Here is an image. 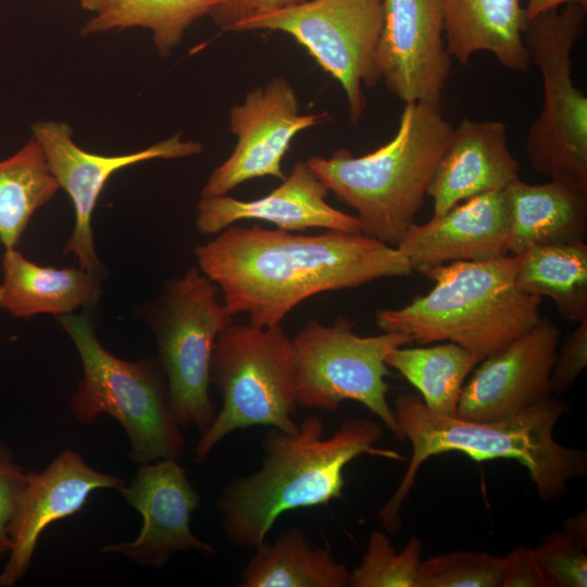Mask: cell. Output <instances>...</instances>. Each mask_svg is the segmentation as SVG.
I'll return each instance as SVG.
<instances>
[{
	"instance_id": "obj_1",
	"label": "cell",
	"mask_w": 587,
	"mask_h": 587,
	"mask_svg": "<svg viewBox=\"0 0 587 587\" xmlns=\"http://www.w3.org/2000/svg\"><path fill=\"white\" fill-rule=\"evenodd\" d=\"M198 268L227 310L257 327L280 325L305 299L414 272L397 248L363 234L308 235L261 225H230L195 248Z\"/></svg>"
},
{
	"instance_id": "obj_2",
	"label": "cell",
	"mask_w": 587,
	"mask_h": 587,
	"mask_svg": "<svg viewBox=\"0 0 587 587\" xmlns=\"http://www.w3.org/2000/svg\"><path fill=\"white\" fill-rule=\"evenodd\" d=\"M383 437L380 424L360 417L344 421L328 438L317 416L304 419L295 433L271 427L262 440L261 467L228 483L217 498L228 541L255 548L282 514L340 498L344 470L360 455L404 461L396 450L377 446Z\"/></svg>"
},
{
	"instance_id": "obj_3",
	"label": "cell",
	"mask_w": 587,
	"mask_h": 587,
	"mask_svg": "<svg viewBox=\"0 0 587 587\" xmlns=\"http://www.w3.org/2000/svg\"><path fill=\"white\" fill-rule=\"evenodd\" d=\"M392 410L404 439L412 446L401 482L376 514L384 529L394 536L399 533L401 509L415 485L417 473L433 455L461 452L476 462L515 460L527 469L544 501L561 498L569 483L587 471L585 451L563 446L553 437L566 404L551 397L515 416L492 422L436 414L412 392L398 396Z\"/></svg>"
},
{
	"instance_id": "obj_4",
	"label": "cell",
	"mask_w": 587,
	"mask_h": 587,
	"mask_svg": "<svg viewBox=\"0 0 587 587\" xmlns=\"http://www.w3.org/2000/svg\"><path fill=\"white\" fill-rule=\"evenodd\" d=\"M454 126L441 107L408 102L392 139L354 157L340 148L307 160L328 191L357 212L363 235L397 247L424 204Z\"/></svg>"
},
{
	"instance_id": "obj_5",
	"label": "cell",
	"mask_w": 587,
	"mask_h": 587,
	"mask_svg": "<svg viewBox=\"0 0 587 587\" xmlns=\"http://www.w3.org/2000/svg\"><path fill=\"white\" fill-rule=\"evenodd\" d=\"M520 255L451 262L426 271V295L399 309H379L383 333L410 336L421 346L458 344L484 359L532 329L541 319V297L519 288Z\"/></svg>"
},
{
	"instance_id": "obj_6",
	"label": "cell",
	"mask_w": 587,
	"mask_h": 587,
	"mask_svg": "<svg viewBox=\"0 0 587 587\" xmlns=\"http://www.w3.org/2000/svg\"><path fill=\"white\" fill-rule=\"evenodd\" d=\"M59 322L73 341L83 370L70 400L73 417L86 425L102 414L116 420L128 437L129 457L138 464L178 460L185 438L172 412L159 362L115 357L99 341L85 314L62 315Z\"/></svg>"
},
{
	"instance_id": "obj_7",
	"label": "cell",
	"mask_w": 587,
	"mask_h": 587,
	"mask_svg": "<svg viewBox=\"0 0 587 587\" xmlns=\"http://www.w3.org/2000/svg\"><path fill=\"white\" fill-rule=\"evenodd\" d=\"M210 380L222 397V407L200 435L193 451L197 461L208 458L237 429L262 425L286 433L298 430L299 424L292 420L298 405L296 357L282 325L226 326L214 344Z\"/></svg>"
},
{
	"instance_id": "obj_8",
	"label": "cell",
	"mask_w": 587,
	"mask_h": 587,
	"mask_svg": "<svg viewBox=\"0 0 587 587\" xmlns=\"http://www.w3.org/2000/svg\"><path fill=\"white\" fill-rule=\"evenodd\" d=\"M586 9L567 3L526 22L524 43L542 78L544 103L530 125L525 154L535 172L587 190V98L574 85L571 54Z\"/></svg>"
},
{
	"instance_id": "obj_9",
	"label": "cell",
	"mask_w": 587,
	"mask_h": 587,
	"mask_svg": "<svg viewBox=\"0 0 587 587\" xmlns=\"http://www.w3.org/2000/svg\"><path fill=\"white\" fill-rule=\"evenodd\" d=\"M217 286L198 267L168 282L150 311L159 364L172 412L182 427L202 435L216 414L210 397V367L218 334L233 323Z\"/></svg>"
},
{
	"instance_id": "obj_10",
	"label": "cell",
	"mask_w": 587,
	"mask_h": 587,
	"mask_svg": "<svg viewBox=\"0 0 587 587\" xmlns=\"http://www.w3.org/2000/svg\"><path fill=\"white\" fill-rule=\"evenodd\" d=\"M353 327L354 322L346 316H338L332 325L311 320L291 338L297 402L307 409L336 412L342 402L357 401L403 441L387 400L386 357L413 339L398 333L363 337Z\"/></svg>"
},
{
	"instance_id": "obj_11",
	"label": "cell",
	"mask_w": 587,
	"mask_h": 587,
	"mask_svg": "<svg viewBox=\"0 0 587 587\" xmlns=\"http://www.w3.org/2000/svg\"><path fill=\"white\" fill-rule=\"evenodd\" d=\"M383 28V0H305L242 21L232 32L272 30L292 36L342 87L349 118L365 109L362 85L378 83L375 55Z\"/></svg>"
},
{
	"instance_id": "obj_12",
	"label": "cell",
	"mask_w": 587,
	"mask_h": 587,
	"mask_svg": "<svg viewBox=\"0 0 587 587\" xmlns=\"http://www.w3.org/2000/svg\"><path fill=\"white\" fill-rule=\"evenodd\" d=\"M33 137L40 145L48 166L72 200L75 223L64 248L79 267L99 276L102 264L96 253L92 215L97 201L110 177L117 171L153 159H179L202 152L199 141L184 140L175 134L142 150L102 155L88 152L73 139L72 127L61 121H41L33 125Z\"/></svg>"
},
{
	"instance_id": "obj_13",
	"label": "cell",
	"mask_w": 587,
	"mask_h": 587,
	"mask_svg": "<svg viewBox=\"0 0 587 587\" xmlns=\"http://www.w3.org/2000/svg\"><path fill=\"white\" fill-rule=\"evenodd\" d=\"M329 118L324 113H300L298 96L283 76L249 91L229 110V128L237 137L229 157L208 177L201 197L227 195L254 178L286 177L282 161L292 139L302 130Z\"/></svg>"
},
{
	"instance_id": "obj_14",
	"label": "cell",
	"mask_w": 587,
	"mask_h": 587,
	"mask_svg": "<svg viewBox=\"0 0 587 587\" xmlns=\"http://www.w3.org/2000/svg\"><path fill=\"white\" fill-rule=\"evenodd\" d=\"M118 491L141 515L142 525L134 540L105 545L101 552L118 553L153 569L164 566L180 551L215 553L214 547L190 528L191 515L201 498L177 460L140 464L134 478Z\"/></svg>"
},
{
	"instance_id": "obj_15",
	"label": "cell",
	"mask_w": 587,
	"mask_h": 587,
	"mask_svg": "<svg viewBox=\"0 0 587 587\" xmlns=\"http://www.w3.org/2000/svg\"><path fill=\"white\" fill-rule=\"evenodd\" d=\"M375 70L404 103L440 105L451 70L440 0H383Z\"/></svg>"
},
{
	"instance_id": "obj_16",
	"label": "cell",
	"mask_w": 587,
	"mask_h": 587,
	"mask_svg": "<svg viewBox=\"0 0 587 587\" xmlns=\"http://www.w3.org/2000/svg\"><path fill=\"white\" fill-rule=\"evenodd\" d=\"M560 329L546 317L502 350L486 357L463 386L458 417L492 422L515 416L550 397Z\"/></svg>"
},
{
	"instance_id": "obj_17",
	"label": "cell",
	"mask_w": 587,
	"mask_h": 587,
	"mask_svg": "<svg viewBox=\"0 0 587 587\" xmlns=\"http://www.w3.org/2000/svg\"><path fill=\"white\" fill-rule=\"evenodd\" d=\"M124 484L120 476L92 469L71 449L40 472H27L10 523L11 547L0 571V587H14L27 575L48 526L80 511L93 491L120 490Z\"/></svg>"
},
{
	"instance_id": "obj_18",
	"label": "cell",
	"mask_w": 587,
	"mask_h": 587,
	"mask_svg": "<svg viewBox=\"0 0 587 587\" xmlns=\"http://www.w3.org/2000/svg\"><path fill=\"white\" fill-rule=\"evenodd\" d=\"M327 193L308 162L298 161L276 188L259 199L246 201L228 195L201 197L195 225L201 235H216L246 220L267 222L295 233L323 228L362 234L358 217L328 204Z\"/></svg>"
},
{
	"instance_id": "obj_19",
	"label": "cell",
	"mask_w": 587,
	"mask_h": 587,
	"mask_svg": "<svg viewBox=\"0 0 587 587\" xmlns=\"http://www.w3.org/2000/svg\"><path fill=\"white\" fill-rule=\"evenodd\" d=\"M397 248L413 272L421 274L451 262L507 255L509 212L504 190L475 196L424 224H411Z\"/></svg>"
},
{
	"instance_id": "obj_20",
	"label": "cell",
	"mask_w": 587,
	"mask_h": 587,
	"mask_svg": "<svg viewBox=\"0 0 587 587\" xmlns=\"http://www.w3.org/2000/svg\"><path fill=\"white\" fill-rule=\"evenodd\" d=\"M519 168L503 122L462 120L453 128L427 189L433 215L475 196L505 190L520 180Z\"/></svg>"
},
{
	"instance_id": "obj_21",
	"label": "cell",
	"mask_w": 587,
	"mask_h": 587,
	"mask_svg": "<svg viewBox=\"0 0 587 587\" xmlns=\"http://www.w3.org/2000/svg\"><path fill=\"white\" fill-rule=\"evenodd\" d=\"M446 49L467 64L480 51L505 68L526 72L530 60L524 43L526 17L520 0H440Z\"/></svg>"
},
{
	"instance_id": "obj_22",
	"label": "cell",
	"mask_w": 587,
	"mask_h": 587,
	"mask_svg": "<svg viewBox=\"0 0 587 587\" xmlns=\"http://www.w3.org/2000/svg\"><path fill=\"white\" fill-rule=\"evenodd\" d=\"M509 252L521 254L544 245L584 240L587 232V190L549 179L529 185L521 179L505 190Z\"/></svg>"
},
{
	"instance_id": "obj_23",
	"label": "cell",
	"mask_w": 587,
	"mask_h": 587,
	"mask_svg": "<svg viewBox=\"0 0 587 587\" xmlns=\"http://www.w3.org/2000/svg\"><path fill=\"white\" fill-rule=\"evenodd\" d=\"M1 268L0 309L16 319L72 314L97 303L101 295L97 275L36 264L16 248L4 249Z\"/></svg>"
},
{
	"instance_id": "obj_24",
	"label": "cell",
	"mask_w": 587,
	"mask_h": 587,
	"mask_svg": "<svg viewBox=\"0 0 587 587\" xmlns=\"http://www.w3.org/2000/svg\"><path fill=\"white\" fill-rule=\"evenodd\" d=\"M350 571L327 547L314 546L299 528L264 540L241 572V587H345Z\"/></svg>"
},
{
	"instance_id": "obj_25",
	"label": "cell",
	"mask_w": 587,
	"mask_h": 587,
	"mask_svg": "<svg viewBox=\"0 0 587 587\" xmlns=\"http://www.w3.org/2000/svg\"><path fill=\"white\" fill-rule=\"evenodd\" d=\"M517 255L520 289L550 298L560 315L570 323L587 319V245L584 240L536 246Z\"/></svg>"
},
{
	"instance_id": "obj_26",
	"label": "cell",
	"mask_w": 587,
	"mask_h": 587,
	"mask_svg": "<svg viewBox=\"0 0 587 587\" xmlns=\"http://www.w3.org/2000/svg\"><path fill=\"white\" fill-rule=\"evenodd\" d=\"M483 360L477 353L449 341L416 348L398 347L386 357V364L420 391L428 410L458 417L464 382Z\"/></svg>"
},
{
	"instance_id": "obj_27",
	"label": "cell",
	"mask_w": 587,
	"mask_h": 587,
	"mask_svg": "<svg viewBox=\"0 0 587 587\" xmlns=\"http://www.w3.org/2000/svg\"><path fill=\"white\" fill-rule=\"evenodd\" d=\"M59 189L34 137L0 161V241L4 249L16 248L34 213Z\"/></svg>"
},
{
	"instance_id": "obj_28",
	"label": "cell",
	"mask_w": 587,
	"mask_h": 587,
	"mask_svg": "<svg viewBox=\"0 0 587 587\" xmlns=\"http://www.w3.org/2000/svg\"><path fill=\"white\" fill-rule=\"evenodd\" d=\"M226 0H113L83 27V34L145 27L153 42L167 57L180 42L185 30L199 17Z\"/></svg>"
},
{
	"instance_id": "obj_29",
	"label": "cell",
	"mask_w": 587,
	"mask_h": 587,
	"mask_svg": "<svg viewBox=\"0 0 587 587\" xmlns=\"http://www.w3.org/2000/svg\"><path fill=\"white\" fill-rule=\"evenodd\" d=\"M422 541L411 537L400 552L388 536L374 529L361 563L350 572L351 587H415L421 564Z\"/></svg>"
},
{
	"instance_id": "obj_30",
	"label": "cell",
	"mask_w": 587,
	"mask_h": 587,
	"mask_svg": "<svg viewBox=\"0 0 587 587\" xmlns=\"http://www.w3.org/2000/svg\"><path fill=\"white\" fill-rule=\"evenodd\" d=\"M503 559L459 551L421 561L415 587H501Z\"/></svg>"
},
{
	"instance_id": "obj_31",
	"label": "cell",
	"mask_w": 587,
	"mask_h": 587,
	"mask_svg": "<svg viewBox=\"0 0 587 587\" xmlns=\"http://www.w3.org/2000/svg\"><path fill=\"white\" fill-rule=\"evenodd\" d=\"M587 539L564 529L546 535L534 548L550 587L587 586Z\"/></svg>"
},
{
	"instance_id": "obj_32",
	"label": "cell",
	"mask_w": 587,
	"mask_h": 587,
	"mask_svg": "<svg viewBox=\"0 0 587 587\" xmlns=\"http://www.w3.org/2000/svg\"><path fill=\"white\" fill-rule=\"evenodd\" d=\"M26 475L11 448L0 441V563L4 562L10 551V523Z\"/></svg>"
},
{
	"instance_id": "obj_33",
	"label": "cell",
	"mask_w": 587,
	"mask_h": 587,
	"mask_svg": "<svg viewBox=\"0 0 587 587\" xmlns=\"http://www.w3.org/2000/svg\"><path fill=\"white\" fill-rule=\"evenodd\" d=\"M587 365V319L565 339L552 369L551 394L564 395Z\"/></svg>"
},
{
	"instance_id": "obj_34",
	"label": "cell",
	"mask_w": 587,
	"mask_h": 587,
	"mask_svg": "<svg viewBox=\"0 0 587 587\" xmlns=\"http://www.w3.org/2000/svg\"><path fill=\"white\" fill-rule=\"evenodd\" d=\"M503 559V577L501 587H550L539 565L534 548L519 546Z\"/></svg>"
},
{
	"instance_id": "obj_35",
	"label": "cell",
	"mask_w": 587,
	"mask_h": 587,
	"mask_svg": "<svg viewBox=\"0 0 587 587\" xmlns=\"http://www.w3.org/2000/svg\"><path fill=\"white\" fill-rule=\"evenodd\" d=\"M305 0H226L214 8L210 15L224 32H232L238 23L257 15L296 5Z\"/></svg>"
},
{
	"instance_id": "obj_36",
	"label": "cell",
	"mask_w": 587,
	"mask_h": 587,
	"mask_svg": "<svg viewBox=\"0 0 587 587\" xmlns=\"http://www.w3.org/2000/svg\"><path fill=\"white\" fill-rule=\"evenodd\" d=\"M525 1H526V4L524 7V11H525L526 22L542 12L559 9L560 7L565 5L567 3L575 2L584 7H587V0H525Z\"/></svg>"
},
{
	"instance_id": "obj_37",
	"label": "cell",
	"mask_w": 587,
	"mask_h": 587,
	"mask_svg": "<svg viewBox=\"0 0 587 587\" xmlns=\"http://www.w3.org/2000/svg\"><path fill=\"white\" fill-rule=\"evenodd\" d=\"M112 1L113 0H80V4L84 9L98 13Z\"/></svg>"
}]
</instances>
